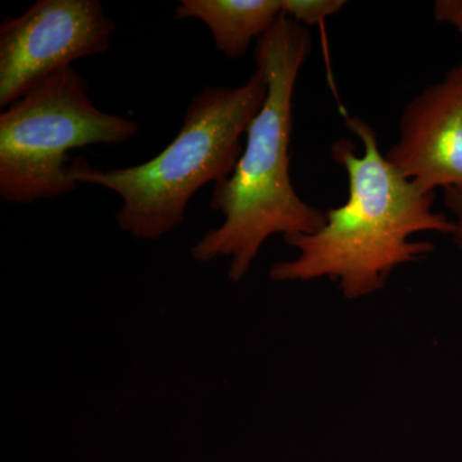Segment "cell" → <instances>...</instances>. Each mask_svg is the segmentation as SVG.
Masks as SVG:
<instances>
[{
  "mask_svg": "<svg viewBox=\"0 0 462 462\" xmlns=\"http://www.w3.org/2000/svg\"><path fill=\"white\" fill-rule=\"evenodd\" d=\"M346 126L363 143L339 139L331 157L346 175L348 197L327 211V220L314 234L285 236L296 258L270 267L273 282H338L346 300L372 296L385 287L389 276L403 264L433 254L434 245L415 240L420 233L452 236L454 221L433 209L436 193H428L398 171L383 153L375 130L360 116H346Z\"/></svg>",
  "mask_w": 462,
  "mask_h": 462,
  "instance_id": "cell-1",
  "label": "cell"
},
{
  "mask_svg": "<svg viewBox=\"0 0 462 462\" xmlns=\"http://www.w3.org/2000/svg\"><path fill=\"white\" fill-rule=\"evenodd\" d=\"M311 50L310 30L285 14L256 42L254 60L267 83L266 99L249 125L233 173L214 185L209 207L224 216L223 225L191 248L199 263L229 257L231 282L245 278L270 236L314 234L327 220V211L298 196L289 173L294 90Z\"/></svg>",
  "mask_w": 462,
  "mask_h": 462,
  "instance_id": "cell-2",
  "label": "cell"
},
{
  "mask_svg": "<svg viewBox=\"0 0 462 462\" xmlns=\"http://www.w3.org/2000/svg\"><path fill=\"white\" fill-rule=\"evenodd\" d=\"M267 96L256 71L240 87H206L191 98L180 129L158 156L138 166L96 169L84 158L69 163L78 184L114 191L123 207L118 226L136 238L158 239L184 223L185 212L200 188L226 180L242 156V136Z\"/></svg>",
  "mask_w": 462,
  "mask_h": 462,
  "instance_id": "cell-3",
  "label": "cell"
},
{
  "mask_svg": "<svg viewBox=\"0 0 462 462\" xmlns=\"http://www.w3.org/2000/svg\"><path fill=\"white\" fill-rule=\"evenodd\" d=\"M89 83L72 67L42 80L0 115V196L8 203L56 199L79 188L69 153L118 144L138 133L134 121L100 111Z\"/></svg>",
  "mask_w": 462,
  "mask_h": 462,
  "instance_id": "cell-4",
  "label": "cell"
},
{
  "mask_svg": "<svg viewBox=\"0 0 462 462\" xmlns=\"http://www.w3.org/2000/svg\"><path fill=\"white\" fill-rule=\"evenodd\" d=\"M115 21L98 0H38L0 25V107L50 76L111 48Z\"/></svg>",
  "mask_w": 462,
  "mask_h": 462,
  "instance_id": "cell-5",
  "label": "cell"
},
{
  "mask_svg": "<svg viewBox=\"0 0 462 462\" xmlns=\"http://www.w3.org/2000/svg\"><path fill=\"white\" fill-rule=\"evenodd\" d=\"M385 157L428 193L462 188V63L404 106Z\"/></svg>",
  "mask_w": 462,
  "mask_h": 462,
  "instance_id": "cell-6",
  "label": "cell"
},
{
  "mask_svg": "<svg viewBox=\"0 0 462 462\" xmlns=\"http://www.w3.org/2000/svg\"><path fill=\"white\" fill-rule=\"evenodd\" d=\"M282 14V0H180L178 20L202 21L216 51L229 60L245 56L252 42L263 38Z\"/></svg>",
  "mask_w": 462,
  "mask_h": 462,
  "instance_id": "cell-7",
  "label": "cell"
},
{
  "mask_svg": "<svg viewBox=\"0 0 462 462\" xmlns=\"http://www.w3.org/2000/svg\"><path fill=\"white\" fill-rule=\"evenodd\" d=\"M346 5L345 0H282V14L307 29L337 16Z\"/></svg>",
  "mask_w": 462,
  "mask_h": 462,
  "instance_id": "cell-8",
  "label": "cell"
},
{
  "mask_svg": "<svg viewBox=\"0 0 462 462\" xmlns=\"http://www.w3.org/2000/svg\"><path fill=\"white\" fill-rule=\"evenodd\" d=\"M433 12L438 23L454 27L462 35V0H438Z\"/></svg>",
  "mask_w": 462,
  "mask_h": 462,
  "instance_id": "cell-9",
  "label": "cell"
},
{
  "mask_svg": "<svg viewBox=\"0 0 462 462\" xmlns=\"http://www.w3.org/2000/svg\"><path fill=\"white\" fill-rule=\"evenodd\" d=\"M443 199H445L447 209L454 216L452 221H454L455 231L452 236H454L455 245L462 252V188H448L443 190Z\"/></svg>",
  "mask_w": 462,
  "mask_h": 462,
  "instance_id": "cell-10",
  "label": "cell"
}]
</instances>
